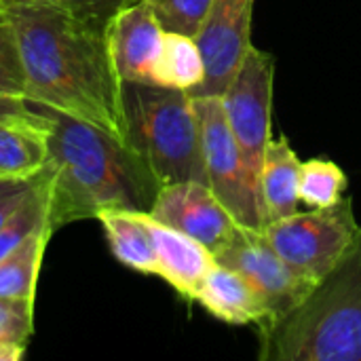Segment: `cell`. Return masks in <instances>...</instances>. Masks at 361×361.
<instances>
[{
  "mask_svg": "<svg viewBox=\"0 0 361 361\" xmlns=\"http://www.w3.org/2000/svg\"><path fill=\"white\" fill-rule=\"evenodd\" d=\"M260 345L269 361H361V235L294 311L260 328Z\"/></svg>",
  "mask_w": 361,
  "mask_h": 361,
  "instance_id": "obj_3",
  "label": "cell"
},
{
  "mask_svg": "<svg viewBox=\"0 0 361 361\" xmlns=\"http://www.w3.org/2000/svg\"><path fill=\"white\" fill-rule=\"evenodd\" d=\"M30 104L44 116L53 233L110 209H152L161 182L125 137L51 106Z\"/></svg>",
  "mask_w": 361,
  "mask_h": 361,
  "instance_id": "obj_2",
  "label": "cell"
},
{
  "mask_svg": "<svg viewBox=\"0 0 361 361\" xmlns=\"http://www.w3.org/2000/svg\"><path fill=\"white\" fill-rule=\"evenodd\" d=\"M97 220L104 226L110 252L121 264L137 273L159 277V260L152 235L146 224V214L110 209L102 212Z\"/></svg>",
  "mask_w": 361,
  "mask_h": 361,
  "instance_id": "obj_15",
  "label": "cell"
},
{
  "mask_svg": "<svg viewBox=\"0 0 361 361\" xmlns=\"http://www.w3.org/2000/svg\"><path fill=\"white\" fill-rule=\"evenodd\" d=\"M347 188L345 171L328 159H311L300 167V201L313 209L341 203Z\"/></svg>",
  "mask_w": 361,
  "mask_h": 361,
  "instance_id": "obj_19",
  "label": "cell"
},
{
  "mask_svg": "<svg viewBox=\"0 0 361 361\" xmlns=\"http://www.w3.org/2000/svg\"><path fill=\"white\" fill-rule=\"evenodd\" d=\"M53 228L47 224L25 239L15 252L0 260V298H32L36 296L38 273Z\"/></svg>",
  "mask_w": 361,
  "mask_h": 361,
  "instance_id": "obj_18",
  "label": "cell"
},
{
  "mask_svg": "<svg viewBox=\"0 0 361 361\" xmlns=\"http://www.w3.org/2000/svg\"><path fill=\"white\" fill-rule=\"evenodd\" d=\"M146 224L159 260V277L165 279L180 296L195 300L199 286L216 262V256L197 239L154 220L146 214Z\"/></svg>",
  "mask_w": 361,
  "mask_h": 361,
  "instance_id": "obj_12",
  "label": "cell"
},
{
  "mask_svg": "<svg viewBox=\"0 0 361 361\" xmlns=\"http://www.w3.org/2000/svg\"><path fill=\"white\" fill-rule=\"evenodd\" d=\"M25 76V99L95 123L125 137L121 78L114 70L108 30L34 0H2Z\"/></svg>",
  "mask_w": 361,
  "mask_h": 361,
  "instance_id": "obj_1",
  "label": "cell"
},
{
  "mask_svg": "<svg viewBox=\"0 0 361 361\" xmlns=\"http://www.w3.org/2000/svg\"><path fill=\"white\" fill-rule=\"evenodd\" d=\"M271 247L305 279L319 283L351 252L361 235L351 199L332 207L296 212L262 228Z\"/></svg>",
  "mask_w": 361,
  "mask_h": 361,
  "instance_id": "obj_5",
  "label": "cell"
},
{
  "mask_svg": "<svg viewBox=\"0 0 361 361\" xmlns=\"http://www.w3.org/2000/svg\"><path fill=\"white\" fill-rule=\"evenodd\" d=\"M195 97V95H192ZM207 186L231 212L239 226L262 231L269 224L260 176L245 161L222 110L218 95L195 97Z\"/></svg>",
  "mask_w": 361,
  "mask_h": 361,
  "instance_id": "obj_6",
  "label": "cell"
},
{
  "mask_svg": "<svg viewBox=\"0 0 361 361\" xmlns=\"http://www.w3.org/2000/svg\"><path fill=\"white\" fill-rule=\"evenodd\" d=\"M209 315L231 326H264L269 322V307L262 294L237 271L218 260L205 275L195 296Z\"/></svg>",
  "mask_w": 361,
  "mask_h": 361,
  "instance_id": "obj_13",
  "label": "cell"
},
{
  "mask_svg": "<svg viewBox=\"0 0 361 361\" xmlns=\"http://www.w3.org/2000/svg\"><path fill=\"white\" fill-rule=\"evenodd\" d=\"M44 167L27 178H0V228L17 207L44 182Z\"/></svg>",
  "mask_w": 361,
  "mask_h": 361,
  "instance_id": "obj_24",
  "label": "cell"
},
{
  "mask_svg": "<svg viewBox=\"0 0 361 361\" xmlns=\"http://www.w3.org/2000/svg\"><path fill=\"white\" fill-rule=\"evenodd\" d=\"M34 2L55 6L97 30H108L116 13L123 11L127 4H131V0H34Z\"/></svg>",
  "mask_w": 361,
  "mask_h": 361,
  "instance_id": "obj_23",
  "label": "cell"
},
{
  "mask_svg": "<svg viewBox=\"0 0 361 361\" xmlns=\"http://www.w3.org/2000/svg\"><path fill=\"white\" fill-rule=\"evenodd\" d=\"M0 93L25 99V76L15 30L0 8Z\"/></svg>",
  "mask_w": 361,
  "mask_h": 361,
  "instance_id": "obj_22",
  "label": "cell"
},
{
  "mask_svg": "<svg viewBox=\"0 0 361 361\" xmlns=\"http://www.w3.org/2000/svg\"><path fill=\"white\" fill-rule=\"evenodd\" d=\"M47 163L44 116L38 123L0 121V178H27Z\"/></svg>",
  "mask_w": 361,
  "mask_h": 361,
  "instance_id": "obj_16",
  "label": "cell"
},
{
  "mask_svg": "<svg viewBox=\"0 0 361 361\" xmlns=\"http://www.w3.org/2000/svg\"><path fill=\"white\" fill-rule=\"evenodd\" d=\"M300 167L302 163L286 135L271 140L260 169V188L269 222L300 212Z\"/></svg>",
  "mask_w": 361,
  "mask_h": 361,
  "instance_id": "obj_14",
  "label": "cell"
},
{
  "mask_svg": "<svg viewBox=\"0 0 361 361\" xmlns=\"http://www.w3.org/2000/svg\"><path fill=\"white\" fill-rule=\"evenodd\" d=\"M0 121L15 123H38L40 112L23 97H11L0 93Z\"/></svg>",
  "mask_w": 361,
  "mask_h": 361,
  "instance_id": "obj_25",
  "label": "cell"
},
{
  "mask_svg": "<svg viewBox=\"0 0 361 361\" xmlns=\"http://www.w3.org/2000/svg\"><path fill=\"white\" fill-rule=\"evenodd\" d=\"M133 2H142V0H131V4H133Z\"/></svg>",
  "mask_w": 361,
  "mask_h": 361,
  "instance_id": "obj_26",
  "label": "cell"
},
{
  "mask_svg": "<svg viewBox=\"0 0 361 361\" xmlns=\"http://www.w3.org/2000/svg\"><path fill=\"white\" fill-rule=\"evenodd\" d=\"M34 332L32 298H0V361H17Z\"/></svg>",
  "mask_w": 361,
  "mask_h": 361,
  "instance_id": "obj_20",
  "label": "cell"
},
{
  "mask_svg": "<svg viewBox=\"0 0 361 361\" xmlns=\"http://www.w3.org/2000/svg\"><path fill=\"white\" fill-rule=\"evenodd\" d=\"M154 220L197 239L214 256L228 247L239 224L214 190L203 182H176L161 186L152 209Z\"/></svg>",
  "mask_w": 361,
  "mask_h": 361,
  "instance_id": "obj_10",
  "label": "cell"
},
{
  "mask_svg": "<svg viewBox=\"0 0 361 361\" xmlns=\"http://www.w3.org/2000/svg\"><path fill=\"white\" fill-rule=\"evenodd\" d=\"M254 0H212L195 40L205 61V78L192 93L222 95L252 47Z\"/></svg>",
  "mask_w": 361,
  "mask_h": 361,
  "instance_id": "obj_9",
  "label": "cell"
},
{
  "mask_svg": "<svg viewBox=\"0 0 361 361\" xmlns=\"http://www.w3.org/2000/svg\"><path fill=\"white\" fill-rule=\"evenodd\" d=\"M273 85H275V57L258 47H250L239 70L231 78L220 97L228 127L250 163L260 176L264 152L273 140Z\"/></svg>",
  "mask_w": 361,
  "mask_h": 361,
  "instance_id": "obj_7",
  "label": "cell"
},
{
  "mask_svg": "<svg viewBox=\"0 0 361 361\" xmlns=\"http://www.w3.org/2000/svg\"><path fill=\"white\" fill-rule=\"evenodd\" d=\"M216 260L243 275L262 294L269 307V322L264 326L286 317L315 288L313 281L298 275L271 247L262 231H250L239 226L235 239L228 243L226 250L216 256Z\"/></svg>",
  "mask_w": 361,
  "mask_h": 361,
  "instance_id": "obj_8",
  "label": "cell"
},
{
  "mask_svg": "<svg viewBox=\"0 0 361 361\" xmlns=\"http://www.w3.org/2000/svg\"><path fill=\"white\" fill-rule=\"evenodd\" d=\"M205 78V61L192 36L165 32L161 57L157 63V85L188 91L190 95Z\"/></svg>",
  "mask_w": 361,
  "mask_h": 361,
  "instance_id": "obj_17",
  "label": "cell"
},
{
  "mask_svg": "<svg viewBox=\"0 0 361 361\" xmlns=\"http://www.w3.org/2000/svg\"><path fill=\"white\" fill-rule=\"evenodd\" d=\"M165 30L142 0L127 4L108 25V47L121 80L154 82Z\"/></svg>",
  "mask_w": 361,
  "mask_h": 361,
  "instance_id": "obj_11",
  "label": "cell"
},
{
  "mask_svg": "<svg viewBox=\"0 0 361 361\" xmlns=\"http://www.w3.org/2000/svg\"><path fill=\"white\" fill-rule=\"evenodd\" d=\"M165 32H178L186 36H197L203 25L212 0H144Z\"/></svg>",
  "mask_w": 361,
  "mask_h": 361,
  "instance_id": "obj_21",
  "label": "cell"
},
{
  "mask_svg": "<svg viewBox=\"0 0 361 361\" xmlns=\"http://www.w3.org/2000/svg\"><path fill=\"white\" fill-rule=\"evenodd\" d=\"M0 2H2V0H0Z\"/></svg>",
  "mask_w": 361,
  "mask_h": 361,
  "instance_id": "obj_27",
  "label": "cell"
},
{
  "mask_svg": "<svg viewBox=\"0 0 361 361\" xmlns=\"http://www.w3.org/2000/svg\"><path fill=\"white\" fill-rule=\"evenodd\" d=\"M125 140L165 184H207L201 125L195 97L188 91L154 82H121Z\"/></svg>",
  "mask_w": 361,
  "mask_h": 361,
  "instance_id": "obj_4",
  "label": "cell"
}]
</instances>
